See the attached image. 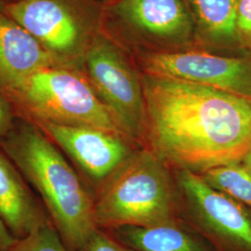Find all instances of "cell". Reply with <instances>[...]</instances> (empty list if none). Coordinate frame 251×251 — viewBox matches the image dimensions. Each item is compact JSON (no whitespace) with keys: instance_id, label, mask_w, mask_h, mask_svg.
<instances>
[{"instance_id":"30bf717a","label":"cell","mask_w":251,"mask_h":251,"mask_svg":"<svg viewBox=\"0 0 251 251\" xmlns=\"http://www.w3.org/2000/svg\"><path fill=\"white\" fill-rule=\"evenodd\" d=\"M110 13L130 32L157 45H183L197 36L183 0H117Z\"/></svg>"},{"instance_id":"4fadbf2b","label":"cell","mask_w":251,"mask_h":251,"mask_svg":"<svg viewBox=\"0 0 251 251\" xmlns=\"http://www.w3.org/2000/svg\"><path fill=\"white\" fill-rule=\"evenodd\" d=\"M107 232L137 251H220L203 233L179 220L151 227L122 226Z\"/></svg>"},{"instance_id":"d6986e66","label":"cell","mask_w":251,"mask_h":251,"mask_svg":"<svg viewBox=\"0 0 251 251\" xmlns=\"http://www.w3.org/2000/svg\"><path fill=\"white\" fill-rule=\"evenodd\" d=\"M11 101L0 90V141L9 133L15 124V116Z\"/></svg>"},{"instance_id":"e0dca14e","label":"cell","mask_w":251,"mask_h":251,"mask_svg":"<svg viewBox=\"0 0 251 251\" xmlns=\"http://www.w3.org/2000/svg\"><path fill=\"white\" fill-rule=\"evenodd\" d=\"M83 251H137L119 242L111 233L97 229Z\"/></svg>"},{"instance_id":"ac0fdd59","label":"cell","mask_w":251,"mask_h":251,"mask_svg":"<svg viewBox=\"0 0 251 251\" xmlns=\"http://www.w3.org/2000/svg\"><path fill=\"white\" fill-rule=\"evenodd\" d=\"M236 26L240 39L251 41V0H238Z\"/></svg>"},{"instance_id":"277c9868","label":"cell","mask_w":251,"mask_h":251,"mask_svg":"<svg viewBox=\"0 0 251 251\" xmlns=\"http://www.w3.org/2000/svg\"><path fill=\"white\" fill-rule=\"evenodd\" d=\"M7 97L31 121L89 126L122 134L85 73L78 69L54 66L41 70Z\"/></svg>"},{"instance_id":"8992f818","label":"cell","mask_w":251,"mask_h":251,"mask_svg":"<svg viewBox=\"0 0 251 251\" xmlns=\"http://www.w3.org/2000/svg\"><path fill=\"white\" fill-rule=\"evenodd\" d=\"M176 179L200 233L219 251H251V211L199 174L177 171Z\"/></svg>"},{"instance_id":"ba28073f","label":"cell","mask_w":251,"mask_h":251,"mask_svg":"<svg viewBox=\"0 0 251 251\" xmlns=\"http://www.w3.org/2000/svg\"><path fill=\"white\" fill-rule=\"evenodd\" d=\"M145 74L186 81L251 99V60L203 51H163L143 59Z\"/></svg>"},{"instance_id":"44dd1931","label":"cell","mask_w":251,"mask_h":251,"mask_svg":"<svg viewBox=\"0 0 251 251\" xmlns=\"http://www.w3.org/2000/svg\"><path fill=\"white\" fill-rule=\"evenodd\" d=\"M241 163H242L243 166H244L251 174V149L249 151V152L245 155V157L243 158Z\"/></svg>"},{"instance_id":"8fae6325","label":"cell","mask_w":251,"mask_h":251,"mask_svg":"<svg viewBox=\"0 0 251 251\" xmlns=\"http://www.w3.org/2000/svg\"><path fill=\"white\" fill-rule=\"evenodd\" d=\"M59 66L34 36L0 11V90L7 96L33 75Z\"/></svg>"},{"instance_id":"3957f363","label":"cell","mask_w":251,"mask_h":251,"mask_svg":"<svg viewBox=\"0 0 251 251\" xmlns=\"http://www.w3.org/2000/svg\"><path fill=\"white\" fill-rule=\"evenodd\" d=\"M176 197L169 166L150 150H135L100 188L94 200L98 229L151 227L177 219Z\"/></svg>"},{"instance_id":"9a60e30c","label":"cell","mask_w":251,"mask_h":251,"mask_svg":"<svg viewBox=\"0 0 251 251\" xmlns=\"http://www.w3.org/2000/svg\"><path fill=\"white\" fill-rule=\"evenodd\" d=\"M200 176L212 188L251 207V174L242 163L214 168Z\"/></svg>"},{"instance_id":"6da1fadb","label":"cell","mask_w":251,"mask_h":251,"mask_svg":"<svg viewBox=\"0 0 251 251\" xmlns=\"http://www.w3.org/2000/svg\"><path fill=\"white\" fill-rule=\"evenodd\" d=\"M142 144L169 167L202 174L251 149V99L144 74Z\"/></svg>"},{"instance_id":"52a82bcc","label":"cell","mask_w":251,"mask_h":251,"mask_svg":"<svg viewBox=\"0 0 251 251\" xmlns=\"http://www.w3.org/2000/svg\"><path fill=\"white\" fill-rule=\"evenodd\" d=\"M3 11L36 38L59 66L77 69L84 59L86 31L78 14L66 0H15Z\"/></svg>"},{"instance_id":"5bb4252c","label":"cell","mask_w":251,"mask_h":251,"mask_svg":"<svg viewBox=\"0 0 251 251\" xmlns=\"http://www.w3.org/2000/svg\"><path fill=\"white\" fill-rule=\"evenodd\" d=\"M197 35L210 45L231 47L241 41L237 26L238 0H183Z\"/></svg>"},{"instance_id":"ffe728a7","label":"cell","mask_w":251,"mask_h":251,"mask_svg":"<svg viewBox=\"0 0 251 251\" xmlns=\"http://www.w3.org/2000/svg\"><path fill=\"white\" fill-rule=\"evenodd\" d=\"M15 241L14 236L9 233L8 228L0 220V251H9Z\"/></svg>"},{"instance_id":"5b68a950","label":"cell","mask_w":251,"mask_h":251,"mask_svg":"<svg viewBox=\"0 0 251 251\" xmlns=\"http://www.w3.org/2000/svg\"><path fill=\"white\" fill-rule=\"evenodd\" d=\"M83 63L86 76L122 134L142 144L145 117L142 77L121 50L102 35L91 39Z\"/></svg>"},{"instance_id":"7c38bea8","label":"cell","mask_w":251,"mask_h":251,"mask_svg":"<svg viewBox=\"0 0 251 251\" xmlns=\"http://www.w3.org/2000/svg\"><path fill=\"white\" fill-rule=\"evenodd\" d=\"M0 220L15 239L52 225L43 204L27 186L21 172L0 149Z\"/></svg>"},{"instance_id":"7a4b0ae2","label":"cell","mask_w":251,"mask_h":251,"mask_svg":"<svg viewBox=\"0 0 251 251\" xmlns=\"http://www.w3.org/2000/svg\"><path fill=\"white\" fill-rule=\"evenodd\" d=\"M0 149L36 189L69 251H83L96 232L94 200L59 148L29 119L16 121Z\"/></svg>"},{"instance_id":"9c48e42d","label":"cell","mask_w":251,"mask_h":251,"mask_svg":"<svg viewBox=\"0 0 251 251\" xmlns=\"http://www.w3.org/2000/svg\"><path fill=\"white\" fill-rule=\"evenodd\" d=\"M32 122L67 153L93 182L101 186L135 152L133 142L119 133L89 126Z\"/></svg>"},{"instance_id":"2e32d148","label":"cell","mask_w":251,"mask_h":251,"mask_svg":"<svg viewBox=\"0 0 251 251\" xmlns=\"http://www.w3.org/2000/svg\"><path fill=\"white\" fill-rule=\"evenodd\" d=\"M9 251H69L52 225H45L23 239H16Z\"/></svg>"},{"instance_id":"7402d4cb","label":"cell","mask_w":251,"mask_h":251,"mask_svg":"<svg viewBox=\"0 0 251 251\" xmlns=\"http://www.w3.org/2000/svg\"><path fill=\"white\" fill-rule=\"evenodd\" d=\"M103 1H112V0H103Z\"/></svg>"}]
</instances>
